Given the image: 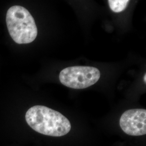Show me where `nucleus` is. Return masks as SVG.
Listing matches in <instances>:
<instances>
[{
  "instance_id": "f257e3e1",
  "label": "nucleus",
  "mask_w": 146,
  "mask_h": 146,
  "mask_svg": "<svg viewBox=\"0 0 146 146\" xmlns=\"http://www.w3.org/2000/svg\"><path fill=\"white\" fill-rule=\"evenodd\" d=\"M26 120L31 128L45 135L60 137L71 129L68 119L61 113L43 106H35L27 110Z\"/></svg>"
},
{
  "instance_id": "f03ea898",
  "label": "nucleus",
  "mask_w": 146,
  "mask_h": 146,
  "mask_svg": "<svg viewBox=\"0 0 146 146\" xmlns=\"http://www.w3.org/2000/svg\"><path fill=\"white\" fill-rule=\"evenodd\" d=\"M6 23L11 36L18 44L30 43L36 38L37 28L34 19L23 7H11L7 13Z\"/></svg>"
},
{
  "instance_id": "7ed1b4c3",
  "label": "nucleus",
  "mask_w": 146,
  "mask_h": 146,
  "mask_svg": "<svg viewBox=\"0 0 146 146\" xmlns=\"http://www.w3.org/2000/svg\"><path fill=\"white\" fill-rule=\"evenodd\" d=\"M101 74L98 68L88 66H73L63 69L60 73L61 83L70 88L84 89L96 84Z\"/></svg>"
},
{
  "instance_id": "20e7f679",
  "label": "nucleus",
  "mask_w": 146,
  "mask_h": 146,
  "mask_svg": "<svg viewBox=\"0 0 146 146\" xmlns=\"http://www.w3.org/2000/svg\"><path fill=\"white\" fill-rule=\"evenodd\" d=\"M120 125L125 134L131 136L146 134V110H128L121 115Z\"/></svg>"
},
{
  "instance_id": "39448f33",
  "label": "nucleus",
  "mask_w": 146,
  "mask_h": 146,
  "mask_svg": "<svg viewBox=\"0 0 146 146\" xmlns=\"http://www.w3.org/2000/svg\"><path fill=\"white\" fill-rule=\"evenodd\" d=\"M108 4L110 8L113 12L120 13L125 10L128 5V0H109Z\"/></svg>"
},
{
  "instance_id": "423d86ee",
  "label": "nucleus",
  "mask_w": 146,
  "mask_h": 146,
  "mask_svg": "<svg viewBox=\"0 0 146 146\" xmlns=\"http://www.w3.org/2000/svg\"><path fill=\"white\" fill-rule=\"evenodd\" d=\"M143 80H144V81H145V82L146 83V74H145V75H144V78H143Z\"/></svg>"
}]
</instances>
